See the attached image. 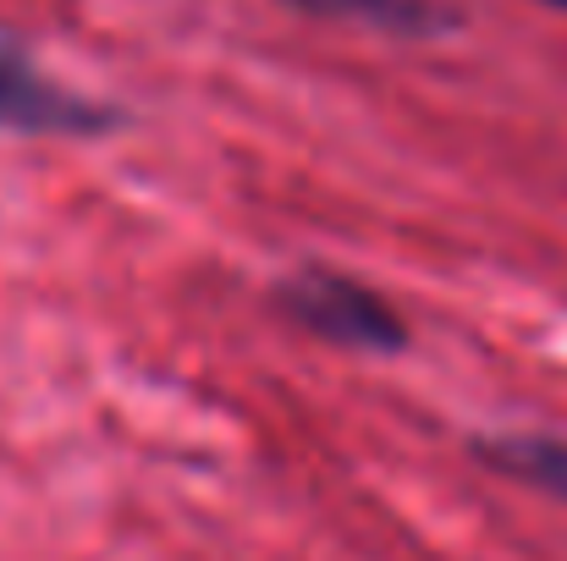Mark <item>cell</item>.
<instances>
[{
	"instance_id": "6da1fadb",
	"label": "cell",
	"mask_w": 567,
	"mask_h": 561,
	"mask_svg": "<svg viewBox=\"0 0 567 561\" xmlns=\"http://www.w3.org/2000/svg\"><path fill=\"white\" fill-rule=\"evenodd\" d=\"M276 303L292 325H303L309 336H320L331 347H353V353H402L408 347L402 314L353 276L309 264L276 287Z\"/></svg>"
},
{
	"instance_id": "7a4b0ae2",
	"label": "cell",
	"mask_w": 567,
	"mask_h": 561,
	"mask_svg": "<svg viewBox=\"0 0 567 561\" xmlns=\"http://www.w3.org/2000/svg\"><path fill=\"white\" fill-rule=\"evenodd\" d=\"M122 116L66 83H55L17 39L0 33V133L28 138H94L111 133Z\"/></svg>"
},
{
	"instance_id": "3957f363",
	"label": "cell",
	"mask_w": 567,
	"mask_h": 561,
	"mask_svg": "<svg viewBox=\"0 0 567 561\" xmlns=\"http://www.w3.org/2000/svg\"><path fill=\"white\" fill-rule=\"evenodd\" d=\"M281 6L309 11V17H337V22H370L385 33H441L457 22L435 0H281Z\"/></svg>"
},
{
	"instance_id": "277c9868",
	"label": "cell",
	"mask_w": 567,
	"mask_h": 561,
	"mask_svg": "<svg viewBox=\"0 0 567 561\" xmlns=\"http://www.w3.org/2000/svg\"><path fill=\"white\" fill-rule=\"evenodd\" d=\"M485 457L502 474L529 479V485L551 490L557 501H567V440L563 435H507V440H491Z\"/></svg>"
},
{
	"instance_id": "5b68a950",
	"label": "cell",
	"mask_w": 567,
	"mask_h": 561,
	"mask_svg": "<svg viewBox=\"0 0 567 561\" xmlns=\"http://www.w3.org/2000/svg\"><path fill=\"white\" fill-rule=\"evenodd\" d=\"M551 6H563V11H567V0H551Z\"/></svg>"
}]
</instances>
